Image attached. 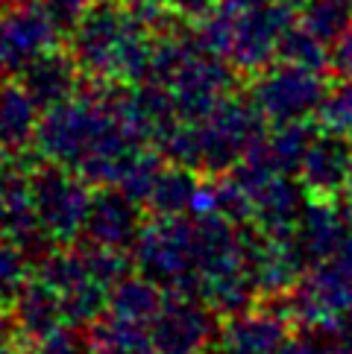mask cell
Here are the masks:
<instances>
[{
	"mask_svg": "<svg viewBox=\"0 0 352 354\" xmlns=\"http://www.w3.org/2000/svg\"><path fill=\"white\" fill-rule=\"evenodd\" d=\"M71 56L94 80L141 82L153 62V39L123 3L97 0L71 30Z\"/></svg>",
	"mask_w": 352,
	"mask_h": 354,
	"instance_id": "cell-1",
	"label": "cell"
},
{
	"mask_svg": "<svg viewBox=\"0 0 352 354\" xmlns=\"http://www.w3.org/2000/svg\"><path fill=\"white\" fill-rule=\"evenodd\" d=\"M80 325H59L44 339H39V354H91V339L77 331Z\"/></svg>",
	"mask_w": 352,
	"mask_h": 354,
	"instance_id": "cell-22",
	"label": "cell"
},
{
	"mask_svg": "<svg viewBox=\"0 0 352 354\" xmlns=\"http://www.w3.org/2000/svg\"><path fill=\"white\" fill-rule=\"evenodd\" d=\"M200 185L194 179L191 167L185 164H173V167H161L153 191L147 194V205L156 211V217H179V214L194 205V196Z\"/></svg>",
	"mask_w": 352,
	"mask_h": 354,
	"instance_id": "cell-16",
	"label": "cell"
},
{
	"mask_svg": "<svg viewBox=\"0 0 352 354\" xmlns=\"http://www.w3.org/2000/svg\"><path fill=\"white\" fill-rule=\"evenodd\" d=\"M223 3H229L235 12H247V9H256V6L270 3V0H223Z\"/></svg>",
	"mask_w": 352,
	"mask_h": 354,
	"instance_id": "cell-28",
	"label": "cell"
},
{
	"mask_svg": "<svg viewBox=\"0 0 352 354\" xmlns=\"http://www.w3.org/2000/svg\"><path fill=\"white\" fill-rule=\"evenodd\" d=\"M314 118H317L323 132L352 138V80H344L332 88H326Z\"/></svg>",
	"mask_w": 352,
	"mask_h": 354,
	"instance_id": "cell-20",
	"label": "cell"
},
{
	"mask_svg": "<svg viewBox=\"0 0 352 354\" xmlns=\"http://www.w3.org/2000/svg\"><path fill=\"white\" fill-rule=\"evenodd\" d=\"M299 24L326 44H335L352 24V6L349 0H308L299 9Z\"/></svg>",
	"mask_w": 352,
	"mask_h": 354,
	"instance_id": "cell-18",
	"label": "cell"
},
{
	"mask_svg": "<svg viewBox=\"0 0 352 354\" xmlns=\"http://www.w3.org/2000/svg\"><path fill=\"white\" fill-rule=\"evenodd\" d=\"M299 179L308 194L332 196L352 185V141L346 135H314L299 167Z\"/></svg>",
	"mask_w": 352,
	"mask_h": 354,
	"instance_id": "cell-9",
	"label": "cell"
},
{
	"mask_svg": "<svg viewBox=\"0 0 352 354\" xmlns=\"http://www.w3.org/2000/svg\"><path fill=\"white\" fill-rule=\"evenodd\" d=\"M91 196L94 194L88 191V182L82 176L77 179V176L68 173V167H62L56 161L50 167H39L30 176L33 208L56 243L73 240L85 229Z\"/></svg>",
	"mask_w": 352,
	"mask_h": 354,
	"instance_id": "cell-2",
	"label": "cell"
},
{
	"mask_svg": "<svg viewBox=\"0 0 352 354\" xmlns=\"http://www.w3.org/2000/svg\"><path fill=\"white\" fill-rule=\"evenodd\" d=\"M138 199L127 191H115V185H100V191L91 196L85 217V234L97 246L123 249L141 234V217H138Z\"/></svg>",
	"mask_w": 352,
	"mask_h": 354,
	"instance_id": "cell-8",
	"label": "cell"
},
{
	"mask_svg": "<svg viewBox=\"0 0 352 354\" xmlns=\"http://www.w3.org/2000/svg\"><path fill=\"white\" fill-rule=\"evenodd\" d=\"M326 94V82L320 71H311L294 62L267 65L258 71L249 100L258 111L273 123H294L314 115Z\"/></svg>",
	"mask_w": 352,
	"mask_h": 354,
	"instance_id": "cell-3",
	"label": "cell"
},
{
	"mask_svg": "<svg viewBox=\"0 0 352 354\" xmlns=\"http://www.w3.org/2000/svg\"><path fill=\"white\" fill-rule=\"evenodd\" d=\"M332 68L341 73L344 80H352V24L332 47Z\"/></svg>",
	"mask_w": 352,
	"mask_h": 354,
	"instance_id": "cell-27",
	"label": "cell"
},
{
	"mask_svg": "<svg viewBox=\"0 0 352 354\" xmlns=\"http://www.w3.org/2000/svg\"><path fill=\"white\" fill-rule=\"evenodd\" d=\"M15 325L18 331L39 343L59 325H65V310H62V296L44 281H30L15 299Z\"/></svg>",
	"mask_w": 352,
	"mask_h": 354,
	"instance_id": "cell-13",
	"label": "cell"
},
{
	"mask_svg": "<svg viewBox=\"0 0 352 354\" xmlns=\"http://www.w3.org/2000/svg\"><path fill=\"white\" fill-rule=\"evenodd\" d=\"M349 6H352V0H349Z\"/></svg>",
	"mask_w": 352,
	"mask_h": 354,
	"instance_id": "cell-30",
	"label": "cell"
},
{
	"mask_svg": "<svg viewBox=\"0 0 352 354\" xmlns=\"http://www.w3.org/2000/svg\"><path fill=\"white\" fill-rule=\"evenodd\" d=\"M170 3V12L179 18H188V21H200L206 18L209 12H215L223 0H168Z\"/></svg>",
	"mask_w": 352,
	"mask_h": 354,
	"instance_id": "cell-26",
	"label": "cell"
},
{
	"mask_svg": "<svg viewBox=\"0 0 352 354\" xmlns=\"http://www.w3.org/2000/svg\"><path fill=\"white\" fill-rule=\"evenodd\" d=\"M24 88L35 100L39 109H56L62 103L73 100L80 88V65L73 56H65L59 50H47L44 56L33 59L24 68Z\"/></svg>",
	"mask_w": 352,
	"mask_h": 354,
	"instance_id": "cell-11",
	"label": "cell"
},
{
	"mask_svg": "<svg viewBox=\"0 0 352 354\" xmlns=\"http://www.w3.org/2000/svg\"><path fill=\"white\" fill-rule=\"evenodd\" d=\"M349 229L344 217L329 205H306L297 229L291 234V246L303 263H323L326 258H335L346 246Z\"/></svg>",
	"mask_w": 352,
	"mask_h": 354,
	"instance_id": "cell-10",
	"label": "cell"
},
{
	"mask_svg": "<svg viewBox=\"0 0 352 354\" xmlns=\"http://www.w3.org/2000/svg\"><path fill=\"white\" fill-rule=\"evenodd\" d=\"M161 287L156 281H150L147 275L141 278H123L115 287L109 290V308L112 313H121V316H130V319L138 322H147L153 319L156 310L161 308Z\"/></svg>",
	"mask_w": 352,
	"mask_h": 354,
	"instance_id": "cell-17",
	"label": "cell"
},
{
	"mask_svg": "<svg viewBox=\"0 0 352 354\" xmlns=\"http://www.w3.org/2000/svg\"><path fill=\"white\" fill-rule=\"evenodd\" d=\"M291 27H294V6L288 0H270L264 6L238 12L235 39L226 59L238 71L258 73L279 53V44Z\"/></svg>",
	"mask_w": 352,
	"mask_h": 354,
	"instance_id": "cell-5",
	"label": "cell"
},
{
	"mask_svg": "<svg viewBox=\"0 0 352 354\" xmlns=\"http://www.w3.org/2000/svg\"><path fill=\"white\" fill-rule=\"evenodd\" d=\"M161 85L170 88L179 120L194 123V120H203L209 111L229 94L232 71L223 62V56L209 53V50L200 44L182 59V65Z\"/></svg>",
	"mask_w": 352,
	"mask_h": 354,
	"instance_id": "cell-4",
	"label": "cell"
},
{
	"mask_svg": "<svg viewBox=\"0 0 352 354\" xmlns=\"http://www.w3.org/2000/svg\"><path fill=\"white\" fill-rule=\"evenodd\" d=\"M59 32V24L42 3L18 0V6L0 18V50L9 73H24L33 59L56 50Z\"/></svg>",
	"mask_w": 352,
	"mask_h": 354,
	"instance_id": "cell-7",
	"label": "cell"
},
{
	"mask_svg": "<svg viewBox=\"0 0 352 354\" xmlns=\"http://www.w3.org/2000/svg\"><path fill=\"white\" fill-rule=\"evenodd\" d=\"M279 56L285 62H294V65H303L311 71H326L332 65V50L323 39H317L311 30H306L303 24L291 27L285 32V39L279 44Z\"/></svg>",
	"mask_w": 352,
	"mask_h": 354,
	"instance_id": "cell-19",
	"label": "cell"
},
{
	"mask_svg": "<svg viewBox=\"0 0 352 354\" xmlns=\"http://www.w3.org/2000/svg\"><path fill=\"white\" fill-rule=\"evenodd\" d=\"M211 310L194 296L168 293L150 319L156 354H203L211 346Z\"/></svg>",
	"mask_w": 352,
	"mask_h": 354,
	"instance_id": "cell-6",
	"label": "cell"
},
{
	"mask_svg": "<svg viewBox=\"0 0 352 354\" xmlns=\"http://www.w3.org/2000/svg\"><path fill=\"white\" fill-rule=\"evenodd\" d=\"M203 354H226V351H223V348H220V346H209V348H206V351H203Z\"/></svg>",
	"mask_w": 352,
	"mask_h": 354,
	"instance_id": "cell-29",
	"label": "cell"
},
{
	"mask_svg": "<svg viewBox=\"0 0 352 354\" xmlns=\"http://www.w3.org/2000/svg\"><path fill=\"white\" fill-rule=\"evenodd\" d=\"M285 319L270 310L235 313L232 322L223 325L218 346L226 354H279L285 346Z\"/></svg>",
	"mask_w": 352,
	"mask_h": 354,
	"instance_id": "cell-12",
	"label": "cell"
},
{
	"mask_svg": "<svg viewBox=\"0 0 352 354\" xmlns=\"http://www.w3.org/2000/svg\"><path fill=\"white\" fill-rule=\"evenodd\" d=\"M123 6H127L147 30H156L170 12L168 0H123Z\"/></svg>",
	"mask_w": 352,
	"mask_h": 354,
	"instance_id": "cell-24",
	"label": "cell"
},
{
	"mask_svg": "<svg viewBox=\"0 0 352 354\" xmlns=\"http://www.w3.org/2000/svg\"><path fill=\"white\" fill-rule=\"evenodd\" d=\"M39 132V106L24 85H0V149H27Z\"/></svg>",
	"mask_w": 352,
	"mask_h": 354,
	"instance_id": "cell-14",
	"label": "cell"
},
{
	"mask_svg": "<svg viewBox=\"0 0 352 354\" xmlns=\"http://www.w3.org/2000/svg\"><path fill=\"white\" fill-rule=\"evenodd\" d=\"M279 354H335V343L332 337L323 339L320 337H297V339H285V346L279 348Z\"/></svg>",
	"mask_w": 352,
	"mask_h": 354,
	"instance_id": "cell-25",
	"label": "cell"
},
{
	"mask_svg": "<svg viewBox=\"0 0 352 354\" xmlns=\"http://www.w3.org/2000/svg\"><path fill=\"white\" fill-rule=\"evenodd\" d=\"M30 284V258L15 243H0V305H15Z\"/></svg>",
	"mask_w": 352,
	"mask_h": 354,
	"instance_id": "cell-21",
	"label": "cell"
},
{
	"mask_svg": "<svg viewBox=\"0 0 352 354\" xmlns=\"http://www.w3.org/2000/svg\"><path fill=\"white\" fill-rule=\"evenodd\" d=\"M39 3L53 15L62 32H71L80 24V18L85 15V9L91 6L88 0H39Z\"/></svg>",
	"mask_w": 352,
	"mask_h": 354,
	"instance_id": "cell-23",
	"label": "cell"
},
{
	"mask_svg": "<svg viewBox=\"0 0 352 354\" xmlns=\"http://www.w3.org/2000/svg\"><path fill=\"white\" fill-rule=\"evenodd\" d=\"M88 339H91V354H156L150 328L121 313L100 316L88 331Z\"/></svg>",
	"mask_w": 352,
	"mask_h": 354,
	"instance_id": "cell-15",
	"label": "cell"
}]
</instances>
